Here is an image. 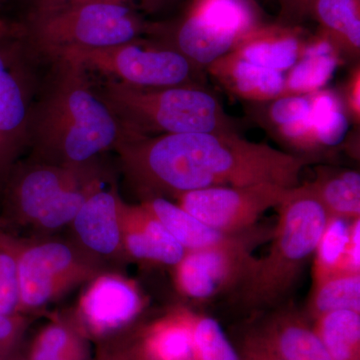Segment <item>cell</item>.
Listing matches in <instances>:
<instances>
[{"mask_svg": "<svg viewBox=\"0 0 360 360\" xmlns=\"http://www.w3.org/2000/svg\"><path fill=\"white\" fill-rule=\"evenodd\" d=\"M115 189L91 194L70 222L75 241L98 259L124 257L120 224V201Z\"/></svg>", "mask_w": 360, "mask_h": 360, "instance_id": "13", "label": "cell"}, {"mask_svg": "<svg viewBox=\"0 0 360 360\" xmlns=\"http://www.w3.org/2000/svg\"><path fill=\"white\" fill-rule=\"evenodd\" d=\"M359 71L354 73V78L348 84V108L352 111L354 117L359 118Z\"/></svg>", "mask_w": 360, "mask_h": 360, "instance_id": "36", "label": "cell"}, {"mask_svg": "<svg viewBox=\"0 0 360 360\" xmlns=\"http://www.w3.org/2000/svg\"><path fill=\"white\" fill-rule=\"evenodd\" d=\"M253 238L231 245L188 250L174 265V283L179 292L195 300H205L243 283L253 258L250 248Z\"/></svg>", "mask_w": 360, "mask_h": 360, "instance_id": "12", "label": "cell"}, {"mask_svg": "<svg viewBox=\"0 0 360 360\" xmlns=\"http://www.w3.org/2000/svg\"><path fill=\"white\" fill-rule=\"evenodd\" d=\"M311 101L312 132L316 148L338 146L347 136L349 122L335 92L319 90L309 94Z\"/></svg>", "mask_w": 360, "mask_h": 360, "instance_id": "27", "label": "cell"}, {"mask_svg": "<svg viewBox=\"0 0 360 360\" xmlns=\"http://www.w3.org/2000/svg\"><path fill=\"white\" fill-rule=\"evenodd\" d=\"M257 330L283 360H333L312 326L295 312H281Z\"/></svg>", "mask_w": 360, "mask_h": 360, "instance_id": "17", "label": "cell"}, {"mask_svg": "<svg viewBox=\"0 0 360 360\" xmlns=\"http://www.w3.org/2000/svg\"><path fill=\"white\" fill-rule=\"evenodd\" d=\"M20 37L0 23V174L11 165L32 130L30 82Z\"/></svg>", "mask_w": 360, "mask_h": 360, "instance_id": "10", "label": "cell"}, {"mask_svg": "<svg viewBox=\"0 0 360 360\" xmlns=\"http://www.w3.org/2000/svg\"><path fill=\"white\" fill-rule=\"evenodd\" d=\"M8 359H11V357H6V356H4V355H2L1 354H0V360H7Z\"/></svg>", "mask_w": 360, "mask_h": 360, "instance_id": "39", "label": "cell"}, {"mask_svg": "<svg viewBox=\"0 0 360 360\" xmlns=\"http://www.w3.org/2000/svg\"><path fill=\"white\" fill-rule=\"evenodd\" d=\"M238 354L240 360H283L270 347L257 329H252L243 338Z\"/></svg>", "mask_w": 360, "mask_h": 360, "instance_id": "34", "label": "cell"}, {"mask_svg": "<svg viewBox=\"0 0 360 360\" xmlns=\"http://www.w3.org/2000/svg\"><path fill=\"white\" fill-rule=\"evenodd\" d=\"M311 101L307 96H283L272 101L269 110L270 122L276 127H288L309 117Z\"/></svg>", "mask_w": 360, "mask_h": 360, "instance_id": "31", "label": "cell"}, {"mask_svg": "<svg viewBox=\"0 0 360 360\" xmlns=\"http://www.w3.org/2000/svg\"><path fill=\"white\" fill-rule=\"evenodd\" d=\"M4 0H0V4H1L2 2H4Z\"/></svg>", "mask_w": 360, "mask_h": 360, "instance_id": "40", "label": "cell"}, {"mask_svg": "<svg viewBox=\"0 0 360 360\" xmlns=\"http://www.w3.org/2000/svg\"><path fill=\"white\" fill-rule=\"evenodd\" d=\"M352 220L328 217L314 250V284L338 274L345 257Z\"/></svg>", "mask_w": 360, "mask_h": 360, "instance_id": "28", "label": "cell"}, {"mask_svg": "<svg viewBox=\"0 0 360 360\" xmlns=\"http://www.w3.org/2000/svg\"><path fill=\"white\" fill-rule=\"evenodd\" d=\"M129 135L231 131L219 101L203 90L179 85L146 89L108 79L97 92Z\"/></svg>", "mask_w": 360, "mask_h": 360, "instance_id": "4", "label": "cell"}, {"mask_svg": "<svg viewBox=\"0 0 360 360\" xmlns=\"http://www.w3.org/2000/svg\"><path fill=\"white\" fill-rule=\"evenodd\" d=\"M338 49L328 34L304 47L302 56L285 77L283 96H307L323 89L340 63Z\"/></svg>", "mask_w": 360, "mask_h": 360, "instance_id": "21", "label": "cell"}, {"mask_svg": "<svg viewBox=\"0 0 360 360\" xmlns=\"http://www.w3.org/2000/svg\"><path fill=\"white\" fill-rule=\"evenodd\" d=\"M193 360H240L219 322L207 315L191 316Z\"/></svg>", "mask_w": 360, "mask_h": 360, "instance_id": "29", "label": "cell"}, {"mask_svg": "<svg viewBox=\"0 0 360 360\" xmlns=\"http://www.w3.org/2000/svg\"><path fill=\"white\" fill-rule=\"evenodd\" d=\"M0 225H1V221H0Z\"/></svg>", "mask_w": 360, "mask_h": 360, "instance_id": "41", "label": "cell"}, {"mask_svg": "<svg viewBox=\"0 0 360 360\" xmlns=\"http://www.w3.org/2000/svg\"><path fill=\"white\" fill-rule=\"evenodd\" d=\"M208 71L225 89L246 101H272L285 89L283 72L252 65L232 51L208 65Z\"/></svg>", "mask_w": 360, "mask_h": 360, "instance_id": "15", "label": "cell"}, {"mask_svg": "<svg viewBox=\"0 0 360 360\" xmlns=\"http://www.w3.org/2000/svg\"><path fill=\"white\" fill-rule=\"evenodd\" d=\"M278 220L269 253L253 258L243 278V300L251 307L281 300L314 253L328 214L307 184L292 187L276 207Z\"/></svg>", "mask_w": 360, "mask_h": 360, "instance_id": "3", "label": "cell"}, {"mask_svg": "<svg viewBox=\"0 0 360 360\" xmlns=\"http://www.w3.org/2000/svg\"><path fill=\"white\" fill-rule=\"evenodd\" d=\"M123 170L149 198L220 186H300L309 156L284 153L233 131L127 135L115 146Z\"/></svg>", "mask_w": 360, "mask_h": 360, "instance_id": "1", "label": "cell"}, {"mask_svg": "<svg viewBox=\"0 0 360 360\" xmlns=\"http://www.w3.org/2000/svg\"><path fill=\"white\" fill-rule=\"evenodd\" d=\"M60 63L58 79L32 116V130L45 163L86 165L115 148L124 131L108 104L90 87L85 71Z\"/></svg>", "mask_w": 360, "mask_h": 360, "instance_id": "2", "label": "cell"}, {"mask_svg": "<svg viewBox=\"0 0 360 360\" xmlns=\"http://www.w3.org/2000/svg\"><path fill=\"white\" fill-rule=\"evenodd\" d=\"M338 310L360 312V274H335L314 284L309 302L311 319Z\"/></svg>", "mask_w": 360, "mask_h": 360, "instance_id": "26", "label": "cell"}, {"mask_svg": "<svg viewBox=\"0 0 360 360\" xmlns=\"http://www.w3.org/2000/svg\"><path fill=\"white\" fill-rule=\"evenodd\" d=\"M359 0H314V13L338 49L359 54Z\"/></svg>", "mask_w": 360, "mask_h": 360, "instance_id": "25", "label": "cell"}, {"mask_svg": "<svg viewBox=\"0 0 360 360\" xmlns=\"http://www.w3.org/2000/svg\"><path fill=\"white\" fill-rule=\"evenodd\" d=\"M191 316L179 307L136 330L139 360H193Z\"/></svg>", "mask_w": 360, "mask_h": 360, "instance_id": "16", "label": "cell"}, {"mask_svg": "<svg viewBox=\"0 0 360 360\" xmlns=\"http://www.w3.org/2000/svg\"><path fill=\"white\" fill-rule=\"evenodd\" d=\"M142 205L160 219L186 251L231 245L248 238L245 232L227 234L217 231L194 217L179 205L163 198H149L143 201Z\"/></svg>", "mask_w": 360, "mask_h": 360, "instance_id": "18", "label": "cell"}, {"mask_svg": "<svg viewBox=\"0 0 360 360\" xmlns=\"http://www.w3.org/2000/svg\"><path fill=\"white\" fill-rule=\"evenodd\" d=\"M314 333L333 360H360V312L338 310L314 319Z\"/></svg>", "mask_w": 360, "mask_h": 360, "instance_id": "24", "label": "cell"}, {"mask_svg": "<svg viewBox=\"0 0 360 360\" xmlns=\"http://www.w3.org/2000/svg\"><path fill=\"white\" fill-rule=\"evenodd\" d=\"M7 360H26V357L25 354H21V352H20L18 354H14L13 356H11V359Z\"/></svg>", "mask_w": 360, "mask_h": 360, "instance_id": "38", "label": "cell"}, {"mask_svg": "<svg viewBox=\"0 0 360 360\" xmlns=\"http://www.w3.org/2000/svg\"><path fill=\"white\" fill-rule=\"evenodd\" d=\"M143 307L134 281L105 271L89 281L73 315L89 340L98 342L127 331Z\"/></svg>", "mask_w": 360, "mask_h": 360, "instance_id": "11", "label": "cell"}, {"mask_svg": "<svg viewBox=\"0 0 360 360\" xmlns=\"http://www.w3.org/2000/svg\"><path fill=\"white\" fill-rule=\"evenodd\" d=\"M141 23L130 6L82 2L32 8L26 33L41 51L96 49L135 41Z\"/></svg>", "mask_w": 360, "mask_h": 360, "instance_id": "5", "label": "cell"}, {"mask_svg": "<svg viewBox=\"0 0 360 360\" xmlns=\"http://www.w3.org/2000/svg\"><path fill=\"white\" fill-rule=\"evenodd\" d=\"M303 49L295 33L267 28L251 30L232 52L252 65L283 72L297 63Z\"/></svg>", "mask_w": 360, "mask_h": 360, "instance_id": "19", "label": "cell"}, {"mask_svg": "<svg viewBox=\"0 0 360 360\" xmlns=\"http://www.w3.org/2000/svg\"><path fill=\"white\" fill-rule=\"evenodd\" d=\"M328 217L360 219V175L354 170L319 169L307 184Z\"/></svg>", "mask_w": 360, "mask_h": 360, "instance_id": "23", "label": "cell"}, {"mask_svg": "<svg viewBox=\"0 0 360 360\" xmlns=\"http://www.w3.org/2000/svg\"><path fill=\"white\" fill-rule=\"evenodd\" d=\"M240 39L191 13L176 32V51L191 63L210 65L233 51Z\"/></svg>", "mask_w": 360, "mask_h": 360, "instance_id": "22", "label": "cell"}, {"mask_svg": "<svg viewBox=\"0 0 360 360\" xmlns=\"http://www.w3.org/2000/svg\"><path fill=\"white\" fill-rule=\"evenodd\" d=\"M103 264L75 241L21 240L18 314L41 309L80 284L89 283L105 272Z\"/></svg>", "mask_w": 360, "mask_h": 360, "instance_id": "7", "label": "cell"}, {"mask_svg": "<svg viewBox=\"0 0 360 360\" xmlns=\"http://www.w3.org/2000/svg\"><path fill=\"white\" fill-rule=\"evenodd\" d=\"M21 239L0 229V296L18 314V259Z\"/></svg>", "mask_w": 360, "mask_h": 360, "instance_id": "30", "label": "cell"}, {"mask_svg": "<svg viewBox=\"0 0 360 360\" xmlns=\"http://www.w3.org/2000/svg\"><path fill=\"white\" fill-rule=\"evenodd\" d=\"M101 189V176L91 163H40L20 175L11 194L14 217L41 231L70 224L91 194Z\"/></svg>", "mask_w": 360, "mask_h": 360, "instance_id": "6", "label": "cell"}, {"mask_svg": "<svg viewBox=\"0 0 360 360\" xmlns=\"http://www.w3.org/2000/svg\"><path fill=\"white\" fill-rule=\"evenodd\" d=\"M120 224L125 257L174 266L186 252L142 203L132 205L120 200Z\"/></svg>", "mask_w": 360, "mask_h": 360, "instance_id": "14", "label": "cell"}, {"mask_svg": "<svg viewBox=\"0 0 360 360\" xmlns=\"http://www.w3.org/2000/svg\"><path fill=\"white\" fill-rule=\"evenodd\" d=\"M130 1L131 0H33V8L59 6V4H82V2H116V4L129 6Z\"/></svg>", "mask_w": 360, "mask_h": 360, "instance_id": "37", "label": "cell"}, {"mask_svg": "<svg viewBox=\"0 0 360 360\" xmlns=\"http://www.w3.org/2000/svg\"><path fill=\"white\" fill-rule=\"evenodd\" d=\"M89 338L73 314L45 324L33 338L26 360H90Z\"/></svg>", "mask_w": 360, "mask_h": 360, "instance_id": "20", "label": "cell"}, {"mask_svg": "<svg viewBox=\"0 0 360 360\" xmlns=\"http://www.w3.org/2000/svg\"><path fill=\"white\" fill-rule=\"evenodd\" d=\"M54 56L84 71L146 89L184 85L191 72V61L176 49L142 47L135 41L104 49H66Z\"/></svg>", "mask_w": 360, "mask_h": 360, "instance_id": "8", "label": "cell"}, {"mask_svg": "<svg viewBox=\"0 0 360 360\" xmlns=\"http://www.w3.org/2000/svg\"><path fill=\"white\" fill-rule=\"evenodd\" d=\"M90 360H139L136 330H127L98 341L96 354Z\"/></svg>", "mask_w": 360, "mask_h": 360, "instance_id": "32", "label": "cell"}, {"mask_svg": "<svg viewBox=\"0 0 360 360\" xmlns=\"http://www.w3.org/2000/svg\"><path fill=\"white\" fill-rule=\"evenodd\" d=\"M290 189L267 184L210 187L176 198L180 207L208 226L224 233L238 234L251 229L270 208L281 205Z\"/></svg>", "mask_w": 360, "mask_h": 360, "instance_id": "9", "label": "cell"}, {"mask_svg": "<svg viewBox=\"0 0 360 360\" xmlns=\"http://www.w3.org/2000/svg\"><path fill=\"white\" fill-rule=\"evenodd\" d=\"M28 323L25 314L0 312V354L11 357L20 352Z\"/></svg>", "mask_w": 360, "mask_h": 360, "instance_id": "33", "label": "cell"}, {"mask_svg": "<svg viewBox=\"0 0 360 360\" xmlns=\"http://www.w3.org/2000/svg\"><path fill=\"white\" fill-rule=\"evenodd\" d=\"M360 274V219L352 220L350 224L349 239L338 274Z\"/></svg>", "mask_w": 360, "mask_h": 360, "instance_id": "35", "label": "cell"}]
</instances>
